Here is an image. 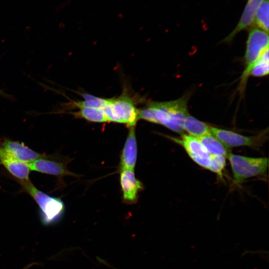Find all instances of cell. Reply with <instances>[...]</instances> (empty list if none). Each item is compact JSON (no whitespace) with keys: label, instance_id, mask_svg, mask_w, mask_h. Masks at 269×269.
<instances>
[{"label":"cell","instance_id":"cell-1","mask_svg":"<svg viewBox=\"0 0 269 269\" xmlns=\"http://www.w3.org/2000/svg\"><path fill=\"white\" fill-rule=\"evenodd\" d=\"M189 96L170 101H149L146 106L139 110V119L161 125L168 129L183 134V122L189 114L187 102Z\"/></svg>","mask_w":269,"mask_h":269},{"label":"cell","instance_id":"cell-2","mask_svg":"<svg viewBox=\"0 0 269 269\" xmlns=\"http://www.w3.org/2000/svg\"><path fill=\"white\" fill-rule=\"evenodd\" d=\"M18 182L23 189L38 206L40 218L44 225H53L61 219L65 211V205L60 198L51 196L41 191L30 180Z\"/></svg>","mask_w":269,"mask_h":269},{"label":"cell","instance_id":"cell-3","mask_svg":"<svg viewBox=\"0 0 269 269\" xmlns=\"http://www.w3.org/2000/svg\"><path fill=\"white\" fill-rule=\"evenodd\" d=\"M135 104L134 98L125 88L120 96L109 98L103 110L108 122L124 124L129 127H134L139 120V110Z\"/></svg>","mask_w":269,"mask_h":269},{"label":"cell","instance_id":"cell-4","mask_svg":"<svg viewBox=\"0 0 269 269\" xmlns=\"http://www.w3.org/2000/svg\"><path fill=\"white\" fill-rule=\"evenodd\" d=\"M269 48V35L257 28L252 29L248 34L245 55V68L242 73L238 86L240 94L245 92L248 78L255 64L263 52Z\"/></svg>","mask_w":269,"mask_h":269},{"label":"cell","instance_id":"cell-5","mask_svg":"<svg viewBox=\"0 0 269 269\" xmlns=\"http://www.w3.org/2000/svg\"><path fill=\"white\" fill-rule=\"evenodd\" d=\"M229 160L234 182H243L247 179L262 175L268 170L267 157H251L230 153L227 157Z\"/></svg>","mask_w":269,"mask_h":269},{"label":"cell","instance_id":"cell-6","mask_svg":"<svg viewBox=\"0 0 269 269\" xmlns=\"http://www.w3.org/2000/svg\"><path fill=\"white\" fill-rule=\"evenodd\" d=\"M211 133L226 146L231 147L248 146L258 147L261 146L268 138V130L253 136H246L235 132L211 126Z\"/></svg>","mask_w":269,"mask_h":269},{"label":"cell","instance_id":"cell-7","mask_svg":"<svg viewBox=\"0 0 269 269\" xmlns=\"http://www.w3.org/2000/svg\"><path fill=\"white\" fill-rule=\"evenodd\" d=\"M174 142L182 146L189 156L198 165L208 169L210 154L206 150L198 137L182 134L181 137L176 138L164 135Z\"/></svg>","mask_w":269,"mask_h":269},{"label":"cell","instance_id":"cell-8","mask_svg":"<svg viewBox=\"0 0 269 269\" xmlns=\"http://www.w3.org/2000/svg\"><path fill=\"white\" fill-rule=\"evenodd\" d=\"M51 159V157L40 158L27 164L31 171L59 177L67 175L77 176L67 169L65 162Z\"/></svg>","mask_w":269,"mask_h":269},{"label":"cell","instance_id":"cell-9","mask_svg":"<svg viewBox=\"0 0 269 269\" xmlns=\"http://www.w3.org/2000/svg\"><path fill=\"white\" fill-rule=\"evenodd\" d=\"M120 184L123 201L127 204L136 202L138 194L143 188L142 183L136 178L134 170H121Z\"/></svg>","mask_w":269,"mask_h":269},{"label":"cell","instance_id":"cell-10","mask_svg":"<svg viewBox=\"0 0 269 269\" xmlns=\"http://www.w3.org/2000/svg\"><path fill=\"white\" fill-rule=\"evenodd\" d=\"M0 146L15 159L28 163L47 155L36 152L22 142L4 139Z\"/></svg>","mask_w":269,"mask_h":269},{"label":"cell","instance_id":"cell-11","mask_svg":"<svg viewBox=\"0 0 269 269\" xmlns=\"http://www.w3.org/2000/svg\"><path fill=\"white\" fill-rule=\"evenodd\" d=\"M0 162L18 181H29L30 169L28 164L8 153L0 146Z\"/></svg>","mask_w":269,"mask_h":269},{"label":"cell","instance_id":"cell-12","mask_svg":"<svg viewBox=\"0 0 269 269\" xmlns=\"http://www.w3.org/2000/svg\"><path fill=\"white\" fill-rule=\"evenodd\" d=\"M137 150L135 126L131 127H129V133L122 152L121 170H134L136 161Z\"/></svg>","mask_w":269,"mask_h":269},{"label":"cell","instance_id":"cell-13","mask_svg":"<svg viewBox=\"0 0 269 269\" xmlns=\"http://www.w3.org/2000/svg\"><path fill=\"white\" fill-rule=\"evenodd\" d=\"M264 0H248L241 18L234 29L223 40L225 43L231 42L240 31L248 28L254 22L256 13Z\"/></svg>","mask_w":269,"mask_h":269},{"label":"cell","instance_id":"cell-14","mask_svg":"<svg viewBox=\"0 0 269 269\" xmlns=\"http://www.w3.org/2000/svg\"><path fill=\"white\" fill-rule=\"evenodd\" d=\"M211 126L188 114L185 118L183 129L188 134L199 137L212 134Z\"/></svg>","mask_w":269,"mask_h":269},{"label":"cell","instance_id":"cell-15","mask_svg":"<svg viewBox=\"0 0 269 269\" xmlns=\"http://www.w3.org/2000/svg\"><path fill=\"white\" fill-rule=\"evenodd\" d=\"M203 146L210 154L223 155L227 157L230 148L226 146L212 134L198 137Z\"/></svg>","mask_w":269,"mask_h":269},{"label":"cell","instance_id":"cell-16","mask_svg":"<svg viewBox=\"0 0 269 269\" xmlns=\"http://www.w3.org/2000/svg\"><path fill=\"white\" fill-rule=\"evenodd\" d=\"M74 112H69L75 117L83 119L94 123L108 122L103 109L92 108H80Z\"/></svg>","mask_w":269,"mask_h":269},{"label":"cell","instance_id":"cell-17","mask_svg":"<svg viewBox=\"0 0 269 269\" xmlns=\"http://www.w3.org/2000/svg\"><path fill=\"white\" fill-rule=\"evenodd\" d=\"M84 100L71 102L73 108H92L103 109L108 104L109 98H102L87 93H83Z\"/></svg>","mask_w":269,"mask_h":269},{"label":"cell","instance_id":"cell-18","mask_svg":"<svg viewBox=\"0 0 269 269\" xmlns=\"http://www.w3.org/2000/svg\"><path fill=\"white\" fill-rule=\"evenodd\" d=\"M269 0H264L259 7L255 16V22L258 28L269 32Z\"/></svg>","mask_w":269,"mask_h":269},{"label":"cell","instance_id":"cell-19","mask_svg":"<svg viewBox=\"0 0 269 269\" xmlns=\"http://www.w3.org/2000/svg\"><path fill=\"white\" fill-rule=\"evenodd\" d=\"M269 48H267L262 54L260 58L253 66L250 75L261 77L269 74Z\"/></svg>","mask_w":269,"mask_h":269},{"label":"cell","instance_id":"cell-20","mask_svg":"<svg viewBox=\"0 0 269 269\" xmlns=\"http://www.w3.org/2000/svg\"><path fill=\"white\" fill-rule=\"evenodd\" d=\"M226 158L223 155L210 154L208 170L222 178L223 171L226 166Z\"/></svg>","mask_w":269,"mask_h":269},{"label":"cell","instance_id":"cell-21","mask_svg":"<svg viewBox=\"0 0 269 269\" xmlns=\"http://www.w3.org/2000/svg\"><path fill=\"white\" fill-rule=\"evenodd\" d=\"M34 264H35V263H32L31 264H29V265L25 266L24 268H23L22 269H28L29 268H30L31 266H32V265H33Z\"/></svg>","mask_w":269,"mask_h":269}]
</instances>
